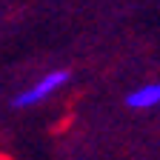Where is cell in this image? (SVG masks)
Instances as JSON below:
<instances>
[{
	"label": "cell",
	"instance_id": "6da1fadb",
	"mask_svg": "<svg viewBox=\"0 0 160 160\" xmlns=\"http://www.w3.org/2000/svg\"><path fill=\"white\" fill-rule=\"evenodd\" d=\"M69 72L66 69H54V72H46V74H40L32 86H26V89H20L17 94H14V100H12V106L14 109H29V106H40L43 100H49L52 94H57L60 89H63L66 83H69Z\"/></svg>",
	"mask_w": 160,
	"mask_h": 160
},
{
	"label": "cell",
	"instance_id": "7a4b0ae2",
	"mask_svg": "<svg viewBox=\"0 0 160 160\" xmlns=\"http://www.w3.org/2000/svg\"><path fill=\"white\" fill-rule=\"evenodd\" d=\"M126 106L137 109V112H146V109H154L160 106V83H143L126 94Z\"/></svg>",
	"mask_w": 160,
	"mask_h": 160
}]
</instances>
